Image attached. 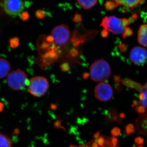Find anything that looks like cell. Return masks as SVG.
Returning <instances> with one entry per match:
<instances>
[{
  "label": "cell",
  "mask_w": 147,
  "mask_h": 147,
  "mask_svg": "<svg viewBox=\"0 0 147 147\" xmlns=\"http://www.w3.org/2000/svg\"><path fill=\"white\" fill-rule=\"evenodd\" d=\"M10 68L11 65L9 61L5 59L0 58V79L7 76Z\"/></svg>",
  "instance_id": "cell-10"
},
{
  "label": "cell",
  "mask_w": 147,
  "mask_h": 147,
  "mask_svg": "<svg viewBox=\"0 0 147 147\" xmlns=\"http://www.w3.org/2000/svg\"><path fill=\"white\" fill-rule=\"evenodd\" d=\"M49 84L47 79L41 76H35L30 80L28 90L30 94L36 97H41L49 89Z\"/></svg>",
  "instance_id": "cell-4"
},
{
  "label": "cell",
  "mask_w": 147,
  "mask_h": 147,
  "mask_svg": "<svg viewBox=\"0 0 147 147\" xmlns=\"http://www.w3.org/2000/svg\"><path fill=\"white\" fill-rule=\"evenodd\" d=\"M108 32L106 31V30H104L102 31V36L106 37L107 36V35H108Z\"/></svg>",
  "instance_id": "cell-25"
},
{
  "label": "cell",
  "mask_w": 147,
  "mask_h": 147,
  "mask_svg": "<svg viewBox=\"0 0 147 147\" xmlns=\"http://www.w3.org/2000/svg\"><path fill=\"white\" fill-rule=\"evenodd\" d=\"M111 68L109 64L103 59L95 61L91 66L90 74L93 81L104 82L109 78Z\"/></svg>",
  "instance_id": "cell-2"
},
{
  "label": "cell",
  "mask_w": 147,
  "mask_h": 147,
  "mask_svg": "<svg viewBox=\"0 0 147 147\" xmlns=\"http://www.w3.org/2000/svg\"><path fill=\"white\" fill-rule=\"evenodd\" d=\"M35 15L37 18L38 19H42L46 16V12L44 11L39 9L36 11Z\"/></svg>",
  "instance_id": "cell-16"
},
{
  "label": "cell",
  "mask_w": 147,
  "mask_h": 147,
  "mask_svg": "<svg viewBox=\"0 0 147 147\" xmlns=\"http://www.w3.org/2000/svg\"><path fill=\"white\" fill-rule=\"evenodd\" d=\"M3 7L5 11L8 15L18 16L24 9V3L22 0H4Z\"/></svg>",
  "instance_id": "cell-6"
},
{
  "label": "cell",
  "mask_w": 147,
  "mask_h": 147,
  "mask_svg": "<svg viewBox=\"0 0 147 147\" xmlns=\"http://www.w3.org/2000/svg\"><path fill=\"white\" fill-rule=\"evenodd\" d=\"M4 105L2 102H0V112L2 111L3 109Z\"/></svg>",
  "instance_id": "cell-27"
},
{
  "label": "cell",
  "mask_w": 147,
  "mask_h": 147,
  "mask_svg": "<svg viewBox=\"0 0 147 147\" xmlns=\"http://www.w3.org/2000/svg\"><path fill=\"white\" fill-rule=\"evenodd\" d=\"M125 131L127 135L135 132V127L132 124H129L125 127Z\"/></svg>",
  "instance_id": "cell-15"
},
{
  "label": "cell",
  "mask_w": 147,
  "mask_h": 147,
  "mask_svg": "<svg viewBox=\"0 0 147 147\" xmlns=\"http://www.w3.org/2000/svg\"><path fill=\"white\" fill-rule=\"evenodd\" d=\"M130 24L129 19L127 18H119L115 16H105L102 19L100 26L108 32L120 34L123 33Z\"/></svg>",
  "instance_id": "cell-1"
},
{
  "label": "cell",
  "mask_w": 147,
  "mask_h": 147,
  "mask_svg": "<svg viewBox=\"0 0 147 147\" xmlns=\"http://www.w3.org/2000/svg\"><path fill=\"white\" fill-rule=\"evenodd\" d=\"M111 142H112V144H113V146H116L117 144L118 140L116 137H113L112 138Z\"/></svg>",
  "instance_id": "cell-23"
},
{
  "label": "cell",
  "mask_w": 147,
  "mask_h": 147,
  "mask_svg": "<svg viewBox=\"0 0 147 147\" xmlns=\"http://www.w3.org/2000/svg\"><path fill=\"white\" fill-rule=\"evenodd\" d=\"M92 147H98V145L97 144V142H96V140L95 141V142L94 143H93L92 145Z\"/></svg>",
  "instance_id": "cell-26"
},
{
  "label": "cell",
  "mask_w": 147,
  "mask_h": 147,
  "mask_svg": "<svg viewBox=\"0 0 147 147\" xmlns=\"http://www.w3.org/2000/svg\"><path fill=\"white\" fill-rule=\"evenodd\" d=\"M96 140L98 145L100 146H103V145L105 143V139L103 137H98Z\"/></svg>",
  "instance_id": "cell-20"
},
{
  "label": "cell",
  "mask_w": 147,
  "mask_h": 147,
  "mask_svg": "<svg viewBox=\"0 0 147 147\" xmlns=\"http://www.w3.org/2000/svg\"><path fill=\"white\" fill-rule=\"evenodd\" d=\"M79 147L76 146H74V145H71V146H70V147ZM79 147H82V146H80Z\"/></svg>",
  "instance_id": "cell-29"
},
{
  "label": "cell",
  "mask_w": 147,
  "mask_h": 147,
  "mask_svg": "<svg viewBox=\"0 0 147 147\" xmlns=\"http://www.w3.org/2000/svg\"><path fill=\"white\" fill-rule=\"evenodd\" d=\"M53 43L56 46L63 47L67 45L70 41L71 32L68 27L65 24L55 27L51 33Z\"/></svg>",
  "instance_id": "cell-5"
},
{
  "label": "cell",
  "mask_w": 147,
  "mask_h": 147,
  "mask_svg": "<svg viewBox=\"0 0 147 147\" xmlns=\"http://www.w3.org/2000/svg\"><path fill=\"white\" fill-rule=\"evenodd\" d=\"M111 147H118L116 146H111Z\"/></svg>",
  "instance_id": "cell-30"
},
{
  "label": "cell",
  "mask_w": 147,
  "mask_h": 147,
  "mask_svg": "<svg viewBox=\"0 0 147 147\" xmlns=\"http://www.w3.org/2000/svg\"><path fill=\"white\" fill-rule=\"evenodd\" d=\"M144 139L142 137H137L135 138L134 140V142L136 144L138 145H141L144 144Z\"/></svg>",
  "instance_id": "cell-21"
},
{
  "label": "cell",
  "mask_w": 147,
  "mask_h": 147,
  "mask_svg": "<svg viewBox=\"0 0 147 147\" xmlns=\"http://www.w3.org/2000/svg\"><path fill=\"white\" fill-rule=\"evenodd\" d=\"M147 27L146 24H144L140 27L137 38L138 42L145 47L147 46Z\"/></svg>",
  "instance_id": "cell-11"
},
{
  "label": "cell",
  "mask_w": 147,
  "mask_h": 147,
  "mask_svg": "<svg viewBox=\"0 0 147 147\" xmlns=\"http://www.w3.org/2000/svg\"><path fill=\"white\" fill-rule=\"evenodd\" d=\"M125 117V115L123 113H121V114L120 115V117L121 118H124Z\"/></svg>",
  "instance_id": "cell-28"
},
{
  "label": "cell",
  "mask_w": 147,
  "mask_h": 147,
  "mask_svg": "<svg viewBox=\"0 0 147 147\" xmlns=\"http://www.w3.org/2000/svg\"><path fill=\"white\" fill-rule=\"evenodd\" d=\"M79 5L84 9H88L95 5L97 0H77Z\"/></svg>",
  "instance_id": "cell-12"
},
{
  "label": "cell",
  "mask_w": 147,
  "mask_h": 147,
  "mask_svg": "<svg viewBox=\"0 0 147 147\" xmlns=\"http://www.w3.org/2000/svg\"><path fill=\"white\" fill-rule=\"evenodd\" d=\"M132 33L133 32L131 29L127 27L123 33V38H125L127 36H130L132 34Z\"/></svg>",
  "instance_id": "cell-19"
},
{
  "label": "cell",
  "mask_w": 147,
  "mask_h": 147,
  "mask_svg": "<svg viewBox=\"0 0 147 147\" xmlns=\"http://www.w3.org/2000/svg\"><path fill=\"white\" fill-rule=\"evenodd\" d=\"M7 76V85L14 90H20L28 85L29 82L26 74L21 69L13 70L9 73Z\"/></svg>",
  "instance_id": "cell-3"
},
{
  "label": "cell",
  "mask_w": 147,
  "mask_h": 147,
  "mask_svg": "<svg viewBox=\"0 0 147 147\" xmlns=\"http://www.w3.org/2000/svg\"><path fill=\"white\" fill-rule=\"evenodd\" d=\"M113 88L109 84L100 83L98 84L95 89V96L101 101H107L113 97Z\"/></svg>",
  "instance_id": "cell-7"
},
{
  "label": "cell",
  "mask_w": 147,
  "mask_h": 147,
  "mask_svg": "<svg viewBox=\"0 0 147 147\" xmlns=\"http://www.w3.org/2000/svg\"><path fill=\"white\" fill-rule=\"evenodd\" d=\"M114 8L119 6H122L127 8L134 9L144 2L145 0H110Z\"/></svg>",
  "instance_id": "cell-9"
},
{
  "label": "cell",
  "mask_w": 147,
  "mask_h": 147,
  "mask_svg": "<svg viewBox=\"0 0 147 147\" xmlns=\"http://www.w3.org/2000/svg\"><path fill=\"white\" fill-rule=\"evenodd\" d=\"M129 57L131 61L134 64L141 65L146 61V50L139 46L134 47L131 50Z\"/></svg>",
  "instance_id": "cell-8"
},
{
  "label": "cell",
  "mask_w": 147,
  "mask_h": 147,
  "mask_svg": "<svg viewBox=\"0 0 147 147\" xmlns=\"http://www.w3.org/2000/svg\"><path fill=\"white\" fill-rule=\"evenodd\" d=\"M100 136V131H97V132L95 133L94 135V137L95 138V139H97L98 137H99Z\"/></svg>",
  "instance_id": "cell-24"
},
{
  "label": "cell",
  "mask_w": 147,
  "mask_h": 147,
  "mask_svg": "<svg viewBox=\"0 0 147 147\" xmlns=\"http://www.w3.org/2000/svg\"><path fill=\"white\" fill-rule=\"evenodd\" d=\"M12 140L5 134L0 133V147H12Z\"/></svg>",
  "instance_id": "cell-13"
},
{
  "label": "cell",
  "mask_w": 147,
  "mask_h": 147,
  "mask_svg": "<svg viewBox=\"0 0 147 147\" xmlns=\"http://www.w3.org/2000/svg\"><path fill=\"white\" fill-rule=\"evenodd\" d=\"M145 108L144 107L142 106H137V107L136 108V110L138 113L140 114H143L145 112Z\"/></svg>",
  "instance_id": "cell-22"
},
{
  "label": "cell",
  "mask_w": 147,
  "mask_h": 147,
  "mask_svg": "<svg viewBox=\"0 0 147 147\" xmlns=\"http://www.w3.org/2000/svg\"><path fill=\"white\" fill-rule=\"evenodd\" d=\"M121 133L120 129L118 127H115L111 131V134L114 137H118Z\"/></svg>",
  "instance_id": "cell-18"
},
{
  "label": "cell",
  "mask_w": 147,
  "mask_h": 147,
  "mask_svg": "<svg viewBox=\"0 0 147 147\" xmlns=\"http://www.w3.org/2000/svg\"><path fill=\"white\" fill-rule=\"evenodd\" d=\"M139 147H143V146H139Z\"/></svg>",
  "instance_id": "cell-31"
},
{
  "label": "cell",
  "mask_w": 147,
  "mask_h": 147,
  "mask_svg": "<svg viewBox=\"0 0 147 147\" xmlns=\"http://www.w3.org/2000/svg\"><path fill=\"white\" fill-rule=\"evenodd\" d=\"M19 39L18 37H13L9 40V45L11 48H16L19 45Z\"/></svg>",
  "instance_id": "cell-14"
},
{
  "label": "cell",
  "mask_w": 147,
  "mask_h": 147,
  "mask_svg": "<svg viewBox=\"0 0 147 147\" xmlns=\"http://www.w3.org/2000/svg\"><path fill=\"white\" fill-rule=\"evenodd\" d=\"M20 18L23 21H26L30 18V15L27 11H24L20 14Z\"/></svg>",
  "instance_id": "cell-17"
}]
</instances>
